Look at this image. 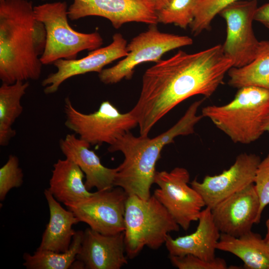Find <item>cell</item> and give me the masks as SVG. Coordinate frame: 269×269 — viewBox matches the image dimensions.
<instances>
[{
  "mask_svg": "<svg viewBox=\"0 0 269 269\" xmlns=\"http://www.w3.org/2000/svg\"><path fill=\"white\" fill-rule=\"evenodd\" d=\"M232 67L221 44L191 54L179 50L156 62L145 71L138 100L130 111L140 135L147 136L159 120L188 98L211 97Z\"/></svg>",
  "mask_w": 269,
  "mask_h": 269,
  "instance_id": "obj_1",
  "label": "cell"
},
{
  "mask_svg": "<svg viewBox=\"0 0 269 269\" xmlns=\"http://www.w3.org/2000/svg\"><path fill=\"white\" fill-rule=\"evenodd\" d=\"M46 43L43 24L31 1L0 0V79L3 83L37 80Z\"/></svg>",
  "mask_w": 269,
  "mask_h": 269,
  "instance_id": "obj_2",
  "label": "cell"
},
{
  "mask_svg": "<svg viewBox=\"0 0 269 269\" xmlns=\"http://www.w3.org/2000/svg\"><path fill=\"white\" fill-rule=\"evenodd\" d=\"M269 112V90L248 86L239 89L226 105L204 107L201 115L234 142L249 144L265 133L263 125Z\"/></svg>",
  "mask_w": 269,
  "mask_h": 269,
  "instance_id": "obj_3",
  "label": "cell"
},
{
  "mask_svg": "<svg viewBox=\"0 0 269 269\" xmlns=\"http://www.w3.org/2000/svg\"><path fill=\"white\" fill-rule=\"evenodd\" d=\"M166 145L160 134L150 138L136 137L129 132L120 137L108 148L110 152H122L125 157L117 167L115 186L122 188L128 195L148 199L154 183L156 163Z\"/></svg>",
  "mask_w": 269,
  "mask_h": 269,
  "instance_id": "obj_4",
  "label": "cell"
},
{
  "mask_svg": "<svg viewBox=\"0 0 269 269\" xmlns=\"http://www.w3.org/2000/svg\"><path fill=\"white\" fill-rule=\"evenodd\" d=\"M125 245L127 257H136L145 246L153 250L165 244L167 236L180 226L153 195L144 200L128 195L124 214Z\"/></svg>",
  "mask_w": 269,
  "mask_h": 269,
  "instance_id": "obj_5",
  "label": "cell"
},
{
  "mask_svg": "<svg viewBox=\"0 0 269 269\" xmlns=\"http://www.w3.org/2000/svg\"><path fill=\"white\" fill-rule=\"evenodd\" d=\"M66 1L46 3L34 6V15L46 31V43L40 57L43 65L53 64L59 59H76L82 51L100 48L103 39L98 32L82 33L69 25Z\"/></svg>",
  "mask_w": 269,
  "mask_h": 269,
  "instance_id": "obj_6",
  "label": "cell"
},
{
  "mask_svg": "<svg viewBox=\"0 0 269 269\" xmlns=\"http://www.w3.org/2000/svg\"><path fill=\"white\" fill-rule=\"evenodd\" d=\"M64 112L65 126L90 145L106 143L111 145L137 125L130 111L121 113L108 101L103 102L95 112L84 114L77 110L67 97Z\"/></svg>",
  "mask_w": 269,
  "mask_h": 269,
  "instance_id": "obj_7",
  "label": "cell"
},
{
  "mask_svg": "<svg viewBox=\"0 0 269 269\" xmlns=\"http://www.w3.org/2000/svg\"><path fill=\"white\" fill-rule=\"evenodd\" d=\"M192 43L189 36L161 32L152 25L133 38L127 44L128 55L114 66L103 69L99 78L106 84H115L124 78L130 79L138 65L150 61L156 63L167 52Z\"/></svg>",
  "mask_w": 269,
  "mask_h": 269,
  "instance_id": "obj_8",
  "label": "cell"
},
{
  "mask_svg": "<svg viewBox=\"0 0 269 269\" xmlns=\"http://www.w3.org/2000/svg\"><path fill=\"white\" fill-rule=\"evenodd\" d=\"M190 174L182 167L169 172L156 171L154 183L158 186L153 195L184 230L198 220L205 202L198 192L189 185Z\"/></svg>",
  "mask_w": 269,
  "mask_h": 269,
  "instance_id": "obj_9",
  "label": "cell"
},
{
  "mask_svg": "<svg viewBox=\"0 0 269 269\" xmlns=\"http://www.w3.org/2000/svg\"><path fill=\"white\" fill-rule=\"evenodd\" d=\"M257 3V0H240L228 5L219 13L227 24L223 51L233 61V67L248 64L261 51L263 41H258L253 29Z\"/></svg>",
  "mask_w": 269,
  "mask_h": 269,
  "instance_id": "obj_10",
  "label": "cell"
},
{
  "mask_svg": "<svg viewBox=\"0 0 269 269\" xmlns=\"http://www.w3.org/2000/svg\"><path fill=\"white\" fill-rule=\"evenodd\" d=\"M128 195L121 187L97 190L89 197L65 205L79 222L100 233L111 235L125 231L124 214Z\"/></svg>",
  "mask_w": 269,
  "mask_h": 269,
  "instance_id": "obj_11",
  "label": "cell"
},
{
  "mask_svg": "<svg viewBox=\"0 0 269 269\" xmlns=\"http://www.w3.org/2000/svg\"><path fill=\"white\" fill-rule=\"evenodd\" d=\"M261 157L255 153H242L233 165L221 173L206 175L202 182L190 183L211 209L226 198L254 183Z\"/></svg>",
  "mask_w": 269,
  "mask_h": 269,
  "instance_id": "obj_12",
  "label": "cell"
},
{
  "mask_svg": "<svg viewBox=\"0 0 269 269\" xmlns=\"http://www.w3.org/2000/svg\"><path fill=\"white\" fill-rule=\"evenodd\" d=\"M68 13L71 20L89 16L103 17L116 28L130 22L158 23L156 12L142 0H73Z\"/></svg>",
  "mask_w": 269,
  "mask_h": 269,
  "instance_id": "obj_13",
  "label": "cell"
},
{
  "mask_svg": "<svg viewBox=\"0 0 269 269\" xmlns=\"http://www.w3.org/2000/svg\"><path fill=\"white\" fill-rule=\"evenodd\" d=\"M128 54L126 40L121 33H117L111 44L91 51L86 57L55 61L53 64L57 71L49 74L41 83L44 92L47 95L56 93L65 81L73 76L92 72L99 73L106 65Z\"/></svg>",
  "mask_w": 269,
  "mask_h": 269,
  "instance_id": "obj_14",
  "label": "cell"
},
{
  "mask_svg": "<svg viewBox=\"0 0 269 269\" xmlns=\"http://www.w3.org/2000/svg\"><path fill=\"white\" fill-rule=\"evenodd\" d=\"M260 207L259 197L252 183L223 200L211 212L221 233L239 237L260 223Z\"/></svg>",
  "mask_w": 269,
  "mask_h": 269,
  "instance_id": "obj_15",
  "label": "cell"
},
{
  "mask_svg": "<svg viewBox=\"0 0 269 269\" xmlns=\"http://www.w3.org/2000/svg\"><path fill=\"white\" fill-rule=\"evenodd\" d=\"M125 253L124 232L107 235L88 228L76 260L84 269H120L128 263Z\"/></svg>",
  "mask_w": 269,
  "mask_h": 269,
  "instance_id": "obj_16",
  "label": "cell"
},
{
  "mask_svg": "<svg viewBox=\"0 0 269 269\" xmlns=\"http://www.w3.org/2000/svg\"><path fill=\"white\" fill-rule=\"evenodd\" d=\"M90 145L75 134H68L59 141L60 150L65 157L77 164L85 175V185L88 190L93 188L99 191L113 188L117 167L104 166L98 156L90 149Z\"/></svg>",
  "mask_w": 269,
  "mask_h": 269,
  "instance_id": "obj_17",
  "label": "cell"
},
{
  "mask_svg": "<svg viewBox=\"0 0 269 269\" xmlns=\"http://www.w3.org/2000/svg\"><path fill=\"white\" fill-rule=\"evenodd\" d=\"M198 221L196 230L192 234L175 239L167 236L165 245L169 256L190 254L206 261L216 258L221 232L214 221L211 209L206 207L202 210Z\"/></svg>",
  "mask_w": 269,
  "mask_h": 269,
  "instance_id": "obj_18",
  "label": "cell"
},
{
  "mask_svg": "<svg viewBox=\"0 0 269 269\" xmlns=\"http://www.w3.org/2000/svg\"><path fill=\"white\" fill-rule=\"evenodd\" d=\"M49 210V220L37 249L58 253L68 250L76 231L72 226L79 223L70 210L63 208L48 189L44 191Z\"/></svg>",
  "mask_w": 269,
  "mask_h": 269,
  "instance_id": "obj_19",
  "label": "cell"
},
{
  "mask_svg": "<svg viewBox=\"0 0 269 269\" xmlns=\"http://www.w3.org/2000/svg\"><path fill=\"white\" fill-rule=\"evenodd\" d=\"M84 177V173L74 162L66 158L59 159L53 165L48 189L65 205L75 203L94 193L87 189Z\"/></svg>",
  "mask_w": 269,
  "mask_h": 269,
  "instance_id": "obj_20",
  "label": "cell"
},
{
  "mask_svg": "<svg viewBox=\"0 0 269 269\" xmlns=\"http://www.w3.org/2000/svg\"><path fill=\"white\" fill-rule=\"evenodd\" d=\"M216 249L235 255L247 269H269V250L261 236L252 230L239 237L221 233Z\"/></svg>",
  "mask_w": 269,
  "mask_h": 269,
  "instance_id": "obj_21",
  "label": "cell"
},
{
  "mask_svg": "<svg viewBox=\"0 0 269 269\" xmlns=\"http://www.w3.org/2000/svg\"><path fill=\"white\" fill-rule=\"evenodd\" d=\"M29 86L28 81H18L13 84L2 83L0 87V145L5 146L15 135L12 128L23 112L21 100Z\"/></svg>",
  "mask_w": 269,
  "mask_h": 269,
  "instance_id": "obj_22",
  "label": "cell"
},
{
  "mask_svg": "<svg viewBox=\"0 0 269 269\" xmlns=\"http://www.w3.org/2000/svg\"><path fill=\"white\" fill-rule=\"evenodd\" d=\"M230 86L238 88L255 86L269 90V41H263L257 57L241 67H232L228 72Z\"/></svg>",
  "mask_w": 269,
  "mask_h": 269,
  "instance_id": "obj_23",
  "label": "cell"
},
{
  "mask_svg": "<svg viewBox=\"0 0 269 269\" xmlns=\"http://www.w3.org/2000/svg\"><path fill=\"white\" fill-rule=\"evenodd\" d=\"M84 231H77L69 249L58 253L37 249L33 254L25 253L23 265L27 269H67L76 260L82 245Z\"/></svg>",
  "mask_w": 269,
  "mask_h": 269,
  "instance_id": "obj_24",
  "label": "cell"
},
{
  "mask_svg": "<svg viewBox=\"0 0 269 269\" xmlns=\"http://www.w3.org/2000/svg\"><path fill=\"white\" fill-rule=\"evenodd\" d=\"M199 0H169L156 12L157 22L173 23L186 28L192 22Z\"/></svg>",
  "mask_w": 269,
  "mask_h": 269,
  "instance_id": "obj_25",
  "label": "cell"
},
{
  "mask_svg": "<svg viewBox=\"0 0 269 269\" xmlns=\"http://www.w3.org/2000/svg\"><path fill=\"white\" fill-rule=\"evenodd\" d=\"M240 0H199L194 19L189 25L194 35L211 28L214 18L228 5Z\"/></svg>",
  "mask_w": 269,
  "mask_h": 269,
  "instance_id": "obj_26",
  "label": "cell"
},
{
  "mask_svg": "<svg viewBox=\"0 0 269 269\" xmlns=\"http://www.w3.org/2000/svg\"><path fill=\"white\" fill-rule=\"evenodd\" d=\"M23 182V173L18 157L10 154L6 163L0 168V200H4L12 188L20 187Z\"/></svg>",
  "mask_w": 269,
  "mask_h": 269,
  "instance_id": "obj_27",
  "label": "cell"
},
{
  "mask_svg": "<svg viewBox=\"0 0 269 269\" xmlns=\"http://www.w3.org/2000/svg\"><path fill=\"white\" fill-rule=\"evenodd\" d=\"M172 265L179 269H226L227 263L222 258L206 261L192 255L169 256Z\"/></svg>",
  "mask_w": 269,
  "mask_h": 269,
  "instance_id": "obj_28",
  "label": "cell"
},
{
  "mask_svg": "<svg viewBox=\"0 0 269 269\" xmlns=\"http://www.w3.org/2000/svg\"><path fill=\"white\" fill-rule=\"evenodd\" d=\"M254 183L260 201L259 212L260 221L264 209L269 204V154L261 159L256 171Z\"/></svg>",
  "mask_w": 269,
  "mask_h": 269,
  "instance_id": "obj_29",
  "label": "cell"
},
{
  "mask_svg": "<svg viewBox=\"0 0 269 269\" xmlns=\"http://www.w3.org/2000/svg\"><path fill=\"white\" fill-rule=\"evenodd\" d=\"M254 20L261 23L269 29V2L257 7Z\"/></svg>",
  "mask_w": 269,
  "mask_h": 269,
  "instance_id": "obj_30",
  "label": "cell"
},
{
  "mask_svg": "<svg viewBox=\"0 0 269 269\" xmlns=\"http://www.w3.org/2000/svg\"><path fill=\"white\" fill-rule=\"evenodd\" d=\"M155 12L162 8L169 0H142Z\"/></svg>",
  "mask_w": 269,
  "mask_h": 269,
  "instance_id": "obj_31",
  "label": "cell"
},
{
  "mask_svg": "<svg viewBox=\"0 0 269 269\" xmlns=\"http://www.w3.org/2000/svg\"><path fill=\"white\" fill-rule=\"evenodd\" d=\"M266 225L267 227V234L265 238L264 239V241L269 250V218L267 220Z\"/></svg>",
  "mask_w": 269,
  "mask_h": 269,
  "instance_id": "obj_32",
  "label": "cell"
},
{
  "mask_svg": "<svg viewBox=\"0 0 269 269\" xmlns=\"http://www.w3.org/2000/svg\"><path fill=\"white\" fill-rule=\"evenodd\" d=\"M263 130L264 132L269 133V112L265 118L263 125Z\"/></svg>",
  "mask_w": 269,
  "mask_h": 269,
  "instance_id": "obj_33",
  "label": "cell"
},
{
  "mask_svg": "<svg viewBox=\"0 0 269 269\" xmlns=\"http://www.w3.org/2000/svg\"></svg>",
  "mask_w": 269,
  "mask_h": 269,
  "instance_id": "obj_34",
  "label": "cell"
}]
</instances>
